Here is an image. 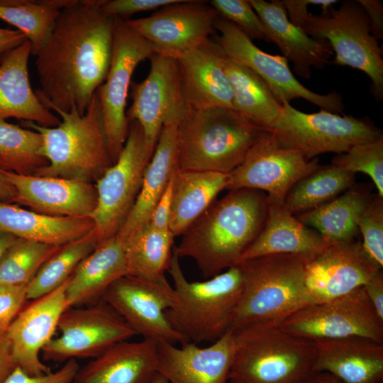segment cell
I'll list each match as a JSON object with an SVG mask.
<instances>
[{
  "mask_svg": "<svg viewBox=\"0 0 383 383\" xmlns=\"http://www.w3.org/2000/svg\"><path fill=\"white\" fill-rule=\"evenodd\" d=\"M157 343L118 342L79 367L73 383H152L157 374Z\"/></svg>",
  "mask_w": 383,
  "mask_h": 383,
  "instance_id": "25",
  "label": "cell"
},
{
  "mask_svg": "<svg viewBox=\"0 0 383 383\" xmlns=\"http://www.w3.org/2000/svg\"><path fill=\"white\" fill-rule=\"evenodd\" d=\"M16 191L13 186L7 181L0 170V199L2 201L13 202Z\"/></svg>",
  "mask_w": 383,
  "mask_h": 383,
  "instance_id": "53",
  "label": "cell"
},
{
  "mask_svg": "<svg viewBox=\"0 0 383 383\" xmlns=\"http://www.w3.org/2000/svg\"><path fill=\"white\" fill-rule=\"evenodd\" d=\"M143 129L129 122L128 136L117 160L96 180V207L90 216L99 244L115 236L131 211L152 155Z\"/></svg>",
  "mask_w": 383,
  "mask_h": 383,
  "instance_id": "10",
  "label": "cell"
},
{
  "mask_svg": "<svg viewBox=\"0 0 383 383\" xmlns=\"http://www.w3.org/2000/svg\"><path fill=\"white\" fill-rule=\"evenodd\" d=\"M27 286L0 284V333L6 332L27 301Z\"/></svg>",
  "mask_w": 383,
  "mask_h": 383,
  "instance_id": "45",
  "label": "cell"
},
{
  "mask_svg": "<svg viewBox=\"0 0 383 383\" xmlns=\"http://www.w3.org/2000/svg\"><path fill=\"white\" fill-rule=\"evenodd\" d=\"M209 4L217 13L238 26L252 40H265L263 24L249 1L212 0Z\"/></svg>",
  "mask_w": 383,
  "mask_h": 383,
  "instance_id": "43",
  "label": "cell"
},
{
  "mask_svg": "<svg viewBox=\"0 0 383 383\" xmlns=\"http://www.w3.org/2000/svg\"><path fill=\"white\" fill-rule=\"evenodd\" d=\"M265 131L233 109L190 108L177 124L178 167L229 174Z\"/></svg>",
  "mask_w": 383,
  "mask_h": 383,
  "instance_id": "5",
  "label": "cell"
},
{
  "mask_svg": "<svg viewBox=\"0 0 383 383\" xmlns=\"http://www.w3.org/2000/svg\"><path fill=\"white\" fill-rule=\"evenodd\" d=\"M172 177L162 195L155 204L147 224L150 227L158 231H170L172 212Z\"/></svg>",
  "mask_w": 383,
  "mask_h": 383,
  "instance_id": "47",
  "label": "cell"
},
{
  "mask_svg": "<svg viewBox=\"0 0 383 383\" xmlns=\"http://www.w3.org/2000/svg\"><path fill=\"white\" fill-rule=\"evenodd\" d=\"M335 0H283L282 3L288 13L289 20L294 25L301 27L309 15V5H318L322 9L333 6Z\"/></svg>",
  "mask_w": 383,
  "mask_h": 383,
  "instance_id": "48",
  "label": "cell"
},
{
  "mask_svg": "<svg viewBox=\"0 0 383 383\" xmlns=\"http://www.w3.org/2000/svg\"><path fill=\"white\" fill-rule=\"evenodd\" d=\"M363 289L377 315L383 319V274L382 270L374 276Z\"/></svg>",
  "mask_w": 383,
  "mask_h": 383,
  "instance_id": "51",
  "label": "cell"
},
{
  "mask_svg": "<svg viewBox=\"0 0 383 383\" xmlns=\"http://www.w3.org/2000/svg\"><path fill=\"white\" fill-rule=\"evenodd\" d=\"M94 229L90 218L52 216L0 201V231L17 238L63 246Z\"/></svg>",
  "mask_w": 383,
  "mask_h": 383,
  "instance_id": "31",
  "label": "cell"
},
{
  "mask_svg": "<svg viewBox=\"0 0 383 383\" xmlns=\"http://www.w3.org/2000/svg\"><path fill=\"white\" fill-rule=\"evenodd\" d=\"M248 1L263 24L267 41L274 43L293 63L296 74L309 78L312 67L321 69L329 62L333 52L328 43L310 37L293 24L282 1Z\"/></svg>",
  "mask_w": 383,
  "mask_h": 383,
  "instance_id": "23",
  "label": "cell"
},
{
  "mask_svg": "<svg viewBox=\"0 0 383 383\" xmlns=\"http://www.w3.org/2000/svg\"><path fill=\"white\" fill-rule=\"evenodd\" d=\"M331 164L355 174L370 176L383 197V135L374 140L353 146L345 153L335 156Z\"/></svg>",
  "mask_w": 383,
  "mask_h": 383,
  "instance_id": "41",
  "label": "cell"
},
{
  "mask_svg": "<svg viewBox=\"0 0 383 383\" xmlns=\"http://www.w3.org/2000/svg\"><path fill=\"white\" fill-rule=\"evenodd\" d=\"M218 16L209 2L177 0L149 16L126 22L152 45L155 53L177 60L210 40Z\"/></svg>",
  "mask_w": 383,
  "mask_h": 383,
  "instance_id": "18",
  "label": "cell"
},
{
  "mask_svg": "<svg viewBox=\"0 0 383 383\" xmlns=\"http://www.w3.org/2000/svg\"><path fill=\"white\" fill-rule=\"evenodd\" d=\"M101 1L71 0L35 55V93L49 110L84 114L106 77L114 18L101 11Z\"/></svg>",
  "mask_w": 383,
  "mask_h": 383,
  "instance_id": "1",
  "label": "cell"
},
{
  "mask_svg": "<svg viewBox=\"0 0 383 383\" xmlns=\"http://www.w3.org/2000/svg\"><path fill=\"white\" fill-rule=\"evenodd\" d=\"M31 54V44L26 40L0 62V120L15 118L55 127L60 119L42 104L30 86L28 65Z\"/></svg>",
  "mask_w": 383,
  "mask_h": 383,
  "instance_id": "27",
  "label": "cell"
},
{
  "mask_svg": "<svg viewBox=\"0 0 383 383\" xmlns=\"http://www.w3.org/2000/svg\"><path fill=\"white\" fill-rule=\"evenodd\" d=\"M174 235L146 225L123 241L128 274L151 281L166 279Z\"/></svg>",
  "mask_w": 383,
  "mask_h": 383,
  "instance_id": "35",
  "label": "cell"
},
{
  "mask_svg": "<svg viewBox=\"0 0 383 383\" xmlns=\"http://www.w3.org/2000/svg\"><path fill=\"white\" fill-rule=\"evenodd\" d=\"M301 28L310 37L328 43L335 54L333 64L365 72L372 81L375 99H382V50L357 0L344 1L338 9H323L319 15L309 13Z\"/></svg>",
  "mask_w": 383,
  "mask_h": 383,
  "instance_id": "8",
  "label": "cell"
},
{
  "mask_svg": "<svg viewBox=\"0 0 383 383\" xmlns=\"http://www.w3.org/2000/svg\"><path fill=\"white\" fill-rule=\"evenodd\" d=\"M267 199L263 227L240 263L274 254H292L311 259L330 245L316 231L303 224L291 213L284 201Z\"/></svg>",
  "mask_w": 383,
  "mask_h": 383,
  "instance_id": "26",
  "label": "cell"
},
{
  "mask_svg": "<svg viewBox=\"0 0 383 383\" xmlns=\"http://www.w3.org/2000/svg\"><path fill=\"white\" fill-rule=\"evenodd\" d=\"M57 329L60 335L42 350L45 361L95 358L112 345L136 335L123 318L103 301L67 308L60 318Z\"/></svg>",
  "mask_w": 383,
  "mask_h": 383,
  "instance_id": "14",
  "label": "cell"
},
{
  "mask_svg": "<svg viewBox=\"0 0 383 383\" xmlns=\"http://www.w3.org/2000/svg\"><path fill=\"white\" fill-rule=\"evenodd\" d=\"M16 238L14 235L7 232L0 231V262Z\"/></svg>",
  "mask_w": 383,
  "mask_h": 383,
  "instance_id": "54",
  "label": "cell"
},
{
  "mask_svg": "<svg viewBox=\"0 0 383 383\" xmlns=\"http://www.w3.org/2000/svg\"><path fill=\"white\" fill-rule=\"evenodd\" d=\"M307 260L274 254L239 263L243 288L230 330L260 323L279 325L296 311L316 304L306 284Z\"/></svg>",
  "mask_w": 383,
  "mask_h": 383,
  "instance_id": "3",
  "label": "cell"
},
{
  "mask_svg": "<svg viewBox=\"0 0 383 383\" xmlns=\"http://www.w3.org/2000/svg\"><path fill=\"white\" fill-rule=\"evenodd\" d=\"M173 252L167 272L173 282L174 301L166 316L187 341L213 343L231 329L233 313L243 288L238 265L204 281H189Z\"/></svg>",
  "mask_w": 383,
  "mask_h": 383,
  "instance_id": "4",
  "label": "cell"
},
{
  "mask_svg": "<svg viewBox=\"0 0 383 383\" xmlns=\"http://www.w3.org/2000/svg\"><path fill=\"white\" fill-rule=\"evenodd\" d=\"M284 331L317 341L358 337L383 344V319L363 287L331 301L304 307L279 324Z\"/></svg>",
  "mask_w": 383,
  "mask_h": 383,
  "instance_id": "12",
  "label": "cell"
},
{
  "mask_svg": "<svg viewBox=\"0 0 383 383\" xmlns=\"http://www.w3.org/2000/svg\"><path fill=\"white\" fill-rule=\"evenodd\" d=\"M235 347L230 330L210 345L157 343V373L169 383H228Z\"/></svg>",
  "mask_w": 383,
  "mask_h": 383,
  "instance_id": "22",
  "label": "cell"
},
{
  "mask_svg": "<svg viewBox=\"0 0 383 383\" xmlns=\"http://www.w3.org/2000/svg\"><path fill=\"white\" fill-rule=\"evenodd\" d=\"M355 174L333 164L321 165L291 188L284 204L294 215L315 209L350 188Z\"/></svg>",
  "mask_w": 383,
  "mask_h": 383,
  "instance_id": "37",
  "label": "cell"
},
{
  "mask_svg": "<svg viewBox=\"0 0 383 383\" xmlns=\"http://www.w3.org/2000/svg\"><path fill=\"white\" fill-rule=\"evenodd\" d=\"M67 280L52 292L32 300L6 331L18 366L29 374L40 375L51 371L40 355L54 338L60 318L68 308L65 296Z\"/></svg>",
  "mask_w": 383,
  "mask_h": 383,
  "instance_id": "21",
  "label": "cell"
},
{
  "mask_svg": "<svg viewBox=\"0 0 383 383\" xmlns=\"http://www.w3.org/2000/svg\"><path fill=\"white\" fill-rule=\"evenodd\" d=\"M370 383H383V381H379V382H372Z\"/></svg>",
  "mask_w": 383,
  "mask_h": 383,
  "instance_id": "57",
  "label": "cell"
},
{
  "mask_svg": "<svg viewBox=\"0 0 383 383\" xmlns=\"http://www.w3.org/2000/svg\"><path fill=\"white\" fill-rule=\"evenodd\" d=\"M234 333L235 347L228 383H311L318 373L313 341L292 335L279 325L267 323L250 325Z\"/></svg>",
  "mask_w": 383,
  "mask_h": 383,
  "instance_id": "6",
  "label": "cell"
},
{
  "mask_svg": "<svg viewBox=\"0 0 383 383\" xmlns=\"http://www.w3.org/2000/svg\"><path fill=\"white\" fill-rule=\"evenodd\" d=\"M150 71L140 82H131V105L126 111L128 123L141 126L147 147L154 152L165 125L179 123L189 112L176 59L153 53Z\"/></svg>",
  "mask_w": 383,
  "mask_h": 383,
  "instance_id": "15",
  "label": "cell"
},
{
  "mask_svg": "<svg viewBox=\"0 0 383 383\" xmlns=\"http://www.w3.org/2000/svg\"><path fill=\"white\" fill-rule=\"evenodd\" d=\"M267 204L263 192L229 190L182 235L173 252L192 259L207 279L238 265L263 227Z\"/></svg>",
  "mask_w": 383,
  "mask_h": 383,
  "instance_id": "2",
  "label": "cell"
},
{
  "mask_svg": "<svg viewBox=\"0 0 383 383\" xmlns=\"http://www.w3.org/2000/svg\"><path fill=\"white\" fill-rule=\"evenodd\" d=\"M26 40V35L18 30L0 28V62L9 52Z\"/></svg>",
  "mask_w": 383,
  "mask_h": 383,
  "instance_id": "52",
  "label": "cell"
},
{
  "mask_svg": "<svg viewBox=\"0 0 383 383\" xmlns=\"http://www.w3.org/2000/svg\"><path fill=\"white\" fill-rule=\"evenodd\" d=\"M269 131L282 147L297 150L308 160L326 152L345 153L355 145L374 140L382 135L369 120L322 109L306 113L288 103L282 104Z\"/></svg>",
  "mask_w": 383,
  "mask_h": 383,
  "instance_id": "9",
  "label": "cell"
},
{
  "mask_svg": "<svg viewBox=\"0 0 383 383\" xmlns=\"http://www.w3.org/2000/svg\"><path fill=\"white\" fill-rule=\"evenodd\" d=\"M313 343L317 372H328L343 383L383 381V344L358 337Z\"/></svg>",
  "mask_w": 383,
  "mask_h": 383,
  "instance_id": "28",
  "label": "cell"
},
{
  "mask_svg": "<svg viewBox=\"0 0 383 383\" xmlns=\"http://www.w3.org/2000/svg\"><path fill=\"white\" fill-rule=\"evenodd\" d=\"M321 167L300 152L282 147L265 131L248 150L241 163L228 174L226 190L250 189L267 193L270 199L284 201L291 188Z\"/></svg>",
  "mask_w": 383,
  "mask_h": 383,
  "instance_id": "16",
  "label": "cell"
},
{
  "mask_svg": "<svg viewBox=\"0 0 383 383\" xmlns=\"http://www.w3.org/2000/svg\"><path fill=\"white\" fill-rule=\"evenodd\" d=\"M98 245V240L93 231L62 246L43 265L27 285V300L38 299L61 286Z\"/></svg>",
  "mask_w": 383,
  "mask_h": 383,
  "instance_id": "39",
  "label": "cell"
},
{
  "mask_svg": "<svg viewBox=\"0 0 383 383\" xmlns=\"http://www.w3.org/2000/svg\"><path fill=\"white\" fill-rule=\"evenodd\" d=\"M152 383H169V382L162 375L157 373L154 377Z\"/></svg>",
  "mask_w": 383,
  "mask_h": 383,
  "instance_id": "56",
  "label": "cell"
},
{
  "mask_svg": "<svg viewBox=\"0 0 383 383\" xmlns=\"http://www.w3.org/2000/svg\"><path fill=\"white\" fill-rule=\"evenodd\" d=\"M177 168V123H170L161 130L135 204L116 235L123 242L148 223L155 204Z\"/></svg>",
  "mask_w": 383,
  "mask_h": 383,
  "instance_id": "30",
  "label": "cell"
},
{
  "mask_svg": "<svg viewBox=\"0 0 383 383\" xmlns=\"http://www.w3.org/2000/svg\"><path fill=\"white\" fill-rule=\"evenodd\" d=\"M43 140L37 131L0 120V170L35 174L48 165Z\"/></svg>",
  "mask_w": 383,
  "mask_h": 383,
  "instance_id": "38",
  "label": "cell"
},
{
  "mask_svg": "<svg viewBox=\"0 0 383 383\" xmlns=\"http://www.w3.org/2000/svg\"><path fill=\"white\" fill-rule=\"evenodd\" d=\"M61 247L16 238L0 262V284L27 286Z\"/></svg>",
  "mask_w": 383,
  "mask_h": 383,
  "instance_id": "40",
  "label": "cell"
},
{
  "mask_svg": "<svg viewBox=\"0 0 383 383\" xmlns=\"http://www.w3.org/2000/svg\"><path fill=\"white\" fill-rule=\"evenodd\" d=\"M102 301L144 339L175 345L187 341L166 316L174 301V288L167 279L151 281L123 276L109 287Z\"/></svg>",
  "mask_w": 383,
  "mask_h": 383,
  "instance_id": "17",
  "label": "cell"
},
{
  "mask_svg": "<svg viewBox=\"0 0 383 383\" xmlns=\"http://www.w3.org/2000/svg\"><path fill=\"white\" fill-rule=\"evenodd\" d=\"M228 174L177 168L172 185L170 231L177 237L188 230L226 189Z\"/></svg>",
  "mask_w": 383,
  "mask_h": 383,
  "instance_id": "32",
  "label": "cell"
},
{
  "mask_svg": "<svg viewBox=\"0 0 383 383\" xmlns=\"http://www.w3.org/2000/svg\"><path fill=\"white\" fill-rule=\"evenodd\" d=\"M54 111L61 118L55 127L22 121L23 127L43 137V152L48 163L35 175L96 180L113 164L96 93L84 114Z\"/></svg>",
  "mask_w": 383,
  "mask_h": 383,
  "instance_id": "7",
  "label": "cell"
},
{
  "mask_svg": "<svg viewBox=\"0 0 383 383\" xmlns=\"http://www.w3.org/2000/svg\"><path fill=\"white\" fill-rule=\"evenodd\" d=\"M311 383H343L338 378L328 372H318Z\"/></svg>",
  "mask_w": 383,
  "mask_h": 383,
  "instance_id": "55",
  "label": "cell"
},
{
  "mask_svg": "<svg viewBox=\"0 0 383 383\" xmlns=\"http://www.w3.org/2000/svg\"><path fill=\"white\" fill-rule=\"evenodd\" d=\"M127 274L124 244L115 235L99 244L68 279L65 289L67 307L102 301L109 287Z\"/></svg>",
  "mask_w": 383,
  "mask_h": 383,
  "instance_id": "29",
  "label": "cell"
},
{
  "mask_svg": "<svg viewBox=\"0 0 383 383\" xmlns=\"http://www.w3.org/2000/svg\"><path fill=\"white\" fill-rule=\"evenodd\" d=\"M18 367L6 332L0 333V383Z\"/></svg>",
  "mask_w": 383,
  "mask_h": 383,
  "instance_id": "50",
  "label": "cell"
},
{
  "mask_svg": "<svg viewBox=\"0 0 383 383\" xmlns=\"http://www.w3.org/2000/svg\"><path fill=\"white\" fill-rule=\"evenodd\" d=\"M177 0H101L100 9L107 16L125 20L134 13L159 9Z\"/></svg>",
  "mask_w": 383,
  "mask_h": 383,
  "instance_id": "46",
  "label": "cell"
},
{
  "mask_svg": "<svg viewBox=\"0 0 383 383\" xmlns=\"http://www.w3.org/2000/svg\"><path fill=\"white\" fill-rule=\"evenodd\" d=\"M1 172L16 191L13 203L31 211L52 216L89 218L96 207L97 194L92 182Z\"/></svg>",
  "mask_w": 383,
  "mask_h": 383,
  "instance_id": "20",
  "label": "cell"
},
{
  "mask_svg": "<svg viewBox=\"0 0 383 383\" xmlns=\"http://www.w3.org/2000/svg\"><path fill=\"white\" fill-rule=\"evenodd\" d=\"M224 70L233 93V110L252 123L269 131L277 118L282 104L267 83L256 73L223 57Z\"/></svg>",
  "mask_w": 383,
  "mask_h": 383,
  "instance_id": "34",
  "label": "cell"
},
{
  "mask_svg": "<svg viewBox=\"0 0 383 383\" xmlns=\"http://www.w3.org/2000/svg\"><path fill=\"white\" fill-rule=\"evenodd\" d=\"M79 365L76 360L66 361L57 371L31 375L18 366L2 383H73Z\"/></svg>",
  "mask_w": 383,
  "mask_h": 383,
  "instance_id": "44",
  "label": "cell"
},
{
  "mask_svg": "<svg viewBox=\"0 0 383 383\" xmlns=\"http://www.w3.org/2000/svg\"><path fill=\"white\" fill-rule=\"evenodd\" d=\"M366 253L383 267V197L372 194L357 221Z\"/></svg>",
  "mask_w": 383,
  "mask_h": 383,
  "instance_id": "42",
  "label": "cell"
},
{
  "mask_svg": "<svg viewBox=\"0 0 383 383\" xmlns=\"http://www.w3.org/2000/svg\"><path fill=\"white\" fill-rule=\"evenodd\" d=\"M71 0H0V19L23 33L35 55L45 45L60 10Z\"/></svg>",
  "mask_w": 383,
  "mask_h": 383,
  "instance_id": "36",
  "label": "cell"
},
{
  "mask_svg": "<svg viewBox=\"0 0 383 383\" xmlns=\"http://www.w3.org/2000/svg\"><path fill=\"white\" fill-rule=\"evenodd\" d=\"M382 270L360 241L332 243L307 260L306 284L316 303H322L363 287Z\"/></svg>",
  "mask_w": 383,
  "mask_h": 383,
  "instance_id": "19",
  "label": "cell"
},
{
  "mask_svg": "<svg viewBox=\"0 0 383 383\" xmlns=\"http://www.w3.org/2000/svg\"></svg>",
  "mask_w": 383,
  "mask_h": 383,
  "instance_id": "58",
  "label": "cell"
},
{
  "mask_svg": "<svg viewBox=\"0 0 383 383\" xmlns=\"http://www.w3.org/2000/svg\"><path fill=\"white\" fill-rule=\"evenodd\" d=\"M369 18L371 31L378 40L383 38V5L378 0H357Z\"/></svg>",
  "mask_w": 383,
  "mask_h": 383,
  "instance_id": "49",
  "label": "cell"
},
{
  "mask_svg": "<svg viewBox=\"0 0 383 383\" xmlns=\"http://www.w3.org/2000/svg\"><path fill=\"white\" fill-rule=\"evenodd\" d=\"M155 53L152 45L120 18H114L109 69L96 93L100 104L112 162L126 143L129 123L126 101L133 73L138 65Z\"/></svg>",
  "mask_w": 383,
  "mask_h": 383,
  "instance_id": "11",
  "label": "cell"
},
{
  "mask_svg": "<svg viewBox=\"0 0 383 383\" xmlns=\"http://www.w3.org/2000/svg\"><path fill=\"white\" fill-rule=\"evenodd\" d=\"M224 52L211 39L177 60L186 101L191 109L233 110V93L224 70Z\"/></svg>",
  "mask_w": 383,
  "mask_h": 383,
  "instance_id": "24",
  "label": "cell"
},
{
  "mask_svg": "<svg viewBox=\"0 0 383 383\" xmlns=\"http://www.w3.org/2000/svg\"><path fill=\"white\" fill-rule=\"evenodd\" d=\"M371 195L367 187L353 184L333 200L296 217L330 244L353 241L359 232L357 219Z\"/></svg>",
  "mask_w": 383,
  "mask_h": 383,
  "instance_id": "33",
  "label": "cell"
},
{
  "mask_svg": "<svg viewBox=\"0 0 383 383\" xmlns=\"http://www.w3.org/2000/svg\"><path fill=\"white\" fill-rule=\"evenodd\" d=\"M214 28L219 32L214 41L224 54L260 77L282 105L301 98L332 113H339L343 110L339 93L333 91L321 94L309 90L294 77L284 56L262 51L231 21L218 14Z\"/></svg>",
  "mask_w": 383,
  "mask_h": 383,
  "instance_id": "13",
  "label": "cell"
}]
</instances>
